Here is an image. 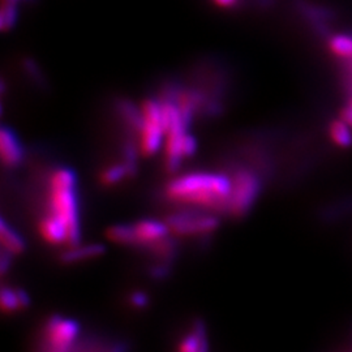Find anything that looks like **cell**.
<instances>
[{"label":"cell","mask_w":352,"mask_h":352,"mask_svg":"<svg viewBox=\"0 0 352 352\" xmlns=\"http://www.w3.org/2000/svg\"><path fill=\"white\" fill-rule=\"evenodd\" d=\"M231 192V176L196 171L174 177L164 189L170 201L201 210H226Z\"/></svg>","instance_id":"cell-1"},{"label":"cell","mask_w":352,"mask_h":352,"mask_svg":"<svg viewBox=\"0 0 352 352\" xmlns=\"http://www.w3.org/2000/svg\"><path fill=\"white\" fill-rule=\"evenodd\" d=\"M46 214L65 228L68 234V245L81 243L77 179L71 168L56 167L49 176Z\"/></svg>","instance_id":"cell-2"},{"label":"cell","mask_w":352,"mask_h":352,"mask_svg":"<svg viewBox=\"0 0 352 352\" xmlns=\"http://www.w3.org/2000/svg\"><path fill=\"white\" fill-rule=\"evenodd\" d=\"M166 221L145 218L135 223H119L109 227L107 239L124 247L142 248L167 263L175 256L176 247Z\"/></svg>","instance_id":"cell-3"},{"label":"cell","mask_w":352,"mask_h":352,"mask_svg":"<svg viewBox=\"0 0 352 352\" xmlns=\"http://www.w3.org/2000/svg\"><path fill=\"white\" fill-rule=\"evenodd\" d=\"M140 113L141 119L136 133L139 140L138 151L145 157H151L164 148L166 139L167 126L162 101L151 98L142 102Z\"/></svg>","instance_id":"cell-4"},{"label":"cell","mask_w":352,"mask_h":352,"mask_svg":"<svg viewBox=\"0 0 352 352\" xmlns=\"http://www.w3.org/2000/svg\"><path fill=\"white\" fill-rule=\"evenodd\" d=\"M261 179L247 167H240L231 175V192L227 202V213L244 217L250 213L261 193Z\"/></svg>","instance_id":"cell-5"},{"label":"cell","mask_w":352,"mask_h":352,"mask_svg":"<svg viewBox=\"0 0 352 352\" xmlns=\"http://www.w3.org/2000/svg\"><path fill=\"white\" fill-rule=\"evenodd\" d=\"M166 223L176 236H204L219 227V219L209 210L190 208L168 215Z\"/></svg>","instance_id":"cell-6"},{"label":"cell","mask_w":352,"mask_h":352,"mask_svg":"<svg viewBox=\"0 0 352 352\" xmlns=\"http://www.w3.org/2000/svg\"><path fill=\"white\" fill-rule=\"evenodd\" d=\"M80 333V327L72 318L54 316L46 322L43 336L49 352H69Z\"/></svg>","instance_id":"cell-7"},{"label":"cell","mask_w":352,"mask_h":352,"mask_svg":"<svg viewBox=\"0 0 352 352\" xmlns=\"http://www.w3.org/2000/svg\"><path fill=\"white\" fill-rule=\"evenodd\" d=\"M0 157L8 168L17 167L24 160L23 144L11 128L4 126L0 132Z\"/></svg>","instance_id":"cell-8"},{"label":"cell","mask_w":352,"mask_h":352,"mask_svg":"<svg viewBox=\"0 0 352 352\" xmlns=\"http://www.w3.org/2000/svg\"><path fill=\"white\" fill-rule=\"evenodd\" d=\"M104 247L98 243H90V244H75V245H68L64 250L60 260L62 263L67 265L81 264L87 263L90 260H94L97 257H101L104 253Z\"/></svg>","instance_id":"cell-9"},{"label":"cell","mask_w":352,"mask_h":352,"mask_svg":"<svg viewBox=\"0 0 352 352\" xmlns=\"http://www.w3.org/2000/svg\"><path fill=\"white\" fill-rule=\"evenodd\" d=\"M0 304L6 314H16L30 305V298L23 289L3 287L0 294Z\"/></svg>","instance_id":"cell-10"},{"label":"cell","mask_w":352,"mask_h":352,"mask_svg":"<svg viewBox=\"0 0 352 352\" xmlns=\"http://www.w3.org/2000/svg\"><path fill=\"white\" fill-rule=\"evenodd\" d=\"M177 352H209V340L206 330L201 324H196L180 340Z\"/></svg>","instance_id":"cell-11"},{"label":"cell","mask_w":352,"mask_h":352,"mask_svg":"<svg viewBox=\"0 0 352 352\" xmlns=\"http://www.w3.org/2000/svg\"><path fill=\"white\" fill-rule=\"evenodd\" d=\"M0 241L3 252L11 256L21 254L25 250V241L21 238V235L10 225H7L6 221H1L0 225Z\"/></svg>","instance_id":"cell-12"},{"label":"cell","mask_w":352,"mask_h":352,"mask_svg":"<svg viewBox=\"0 0 352 352\" xmlns=\"http://www.w3.org/2000/svg\"><path fill=\"white\" fill-rule=\"evenodd\" d=\"M329 136L340 148L346 149L352 146V128L342 118L329 124Z\"/></svg>","instance_id":"cell-13"},{"label":"cell","mask_w":352,"mask_h":352,"mask_svg":"<svg viewBox=\"0 0 352 352\" xmlns=\"http://www.w3.org/2000/svg\"><path fill=\"white\" fill-rule=\"evenodd\" d=\"M327 47L330 52L340 58L352 60L351 34H333L327 39Z\"/></svg>","instance_id":"cell-14"},{"label":"cell","mask_w":352,"mask_h":352,"mask_svg":"<svg viewBox=\"0 0 352 352\" xmlns=\"http://www.w3.org/2000/svg\"><path fill=\"white\" fill-rule=\"evenodd\" d=\"M128 300H129V304H131L133 308L142 309V308L148 307V304H149V296H148L145 292H142V291H135V292H132V294L129 295Z\"/></svg>","instance_id":"cell-15"},{"label":"cell","mask_w":352,"mask_h":352,"mask_svg":"<svg viewBox=\"0 0 352 352\" xmlns=\"http://www.w3.org/2000/svg\"><path fill=\"white\" fill-rule=\"evenodd\" d=\"M214 6L221 10H234L241 4V0H212Z\"/></svg>","instance_id":"cell-16"},{"label":"cell","mask_w":352,"mask_h":352,"mask_svg":"<svg viewBox=\"0 0 352 352\" xmlns=\"http://www.w3.org/2000/svg\"><path fill=\"white\" fill-rule=\"evenodd\" d=\"M340 118H342L346 123H349L352 128V106L346 104V107H344V109L342 110V113H340Z\"/></svg>","instance_id":"cell-17"},{"label":"cell","mask_w":352,"mask_h":352,"mask_svg":"<svg viewBox=\"0 0 352 352\" xmlns=\"http://www.w3.org/2000/svg\"><path fill=\"white\" fill-rule=\"evenodd\" d=\"M32 0H1V4H7V6H11V7H14V8H19L20 10V7L23 6V4H25V3H30Z\"/></svg>","instance_id":"cell-18"}]
</instances>
